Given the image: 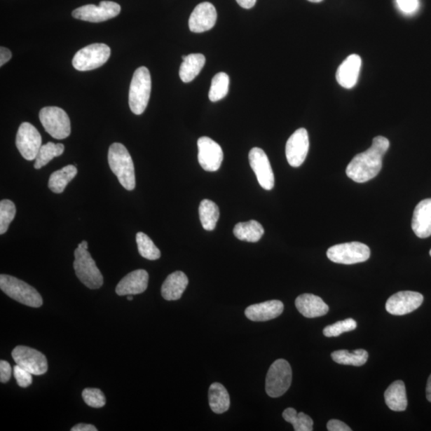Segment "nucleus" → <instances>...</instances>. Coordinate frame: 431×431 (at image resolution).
Listing matches in <instances>:
<instances>
[{"instance_id":"nucleus-2","label":"nucleus","mask_w":431,"mask_h":431,"mask_svg":"<svg viewBox=\"0 0 431 431\" xmlns=\"http://www.w3.org/2000/svg\"><path fill=\"white\" fill-rule=\"evenodd\" d=\"M108 163L121 185L126 191H134L136 186L135 165L128 149L123 144H112L109 149Z\"/></svg>"},{"instance_id":"nucleus-16","label":"nucleus","mask_w":431,"mask_h":431,"mask_svg":"<svg viewBox=\"0 0 431 431\" xmlns=\"http://www.w3.org/2000/svg\"><path fill=\"white\" fill-rule=\"evenodd\" d=\"M423 296L419 292L402 291L390 296L386 303V310L390 314L404 315L416 311L422 306Z\"/></svg>"},{"instance_id":"nucleus-32","label":"nucleus","mask_w":431,"mask_h":431,"mask_svg":"<svg viewBox=\"0 0 431 431\" xmlns=\"http://www.w3.org/2000/svg\"><path fill=\"white\" fill-rule=\"evenodd\" d=\"M283 418L287 423L292 424L296 431H313V420L303 412L297 413L294 408H287L283 412Z\"/></svg>"},{"instance_id":"nucleus-38","label":"nucleus","mask_w":431,"mask_h":431,"mask_svg":"<svg viewBox=\"0 0 431 431\" xmlns=\"http://www.w3.org/2000/svg\"><path fill=\"white\" fill-rule=\"evenodd\" d=\"M13 371L17 383H18L20 388H26L31 386L32 383V374L31 372H29L24 367L18 364L14 367Z\"/></svg>"},{"instance_id":"nucleus-3","label":"nucleus","mask_w":431,"mask_h":431,"mask_svg":"<svg viewBox=\"0 0 431 431\" xmlns=\"http://www.w3.org/2000/svg\"><path fill=\"white\" fill-rule=\"evenodd\" d=\"M88 249V241L83 240L78 244L74 251V269L77 278L85 286L90 289H99L104 280Z\"/></svg>"},{"instance_id":"nucleus-37","label":"nucleus","mask_w":431,"mask_h":431,"mask_svg":"<svg viewBox=\"0 0 431 431\" xmlns=\"http://www.w3.org/2000/svg\"><path fill=\"white\" fill-rule=\"evenodd\" d=\"M82 395L85 404L91 407L101 408L106 405L105 395L100 389L85 388Z\"/></svg>"},{"instance_id":"nucleus-28","label":"nucleus","mask_w":431,"mask_h":431,"mask_svg":"<svg viewBox=\"0 0 431 431\" xmlns=\"http://www.w3.org/2000/svg\"><path fill=\"white\" fill-rule=\"evenodd\" d=\"M78 174V170L73 165H68L50 175L48 187L55 193H62L65 191L69 182L72 181Z\"/></svg>"},{"instance_id":"nucleus-27","label":"nucleus","mask_w":431,"mask_h":431,"mask_svg":"<svg viewBox=\"0 0 431 431\" xmlns=\"http://www.w3.org/2000/svg\"><path fill=\"white\" fill-rule=\"evenodd\" d=\"M210 406L216 413H223L229 409L230 398L227 390L221 383H212L209 390Z\"/></svg>"},{"instance_id":"nucleus-13","label":"nucleus","mask_w":431,"mask_h":431,"mask_svg":"<svg viewBox=\"0 0 431 431\" xmlns=\"http://www.w3.org/2000/svg\"><path fill=\"white\" fill-rule=\"evenodd\" d=\"M249 160L260 186L266 191H271L274 187L275 178L266 152L261 148H252L249 154Z\"/></svg>"},{"instance_id":"nucleus-42","label":"nucleus","mask_w":431,"mask_h":431,"mask_svg":"<svg viewBox=\"0 0 431 431\" xmlns=\"http://www.w3.org/2000/svg\"><path fill=\"white\" fill-rule=\"evenodd\" d=\"M11 53L8 48L2 47L0 48V66L3 67L11 59Z\"/></svg>"},{"instance_id":"nucleus-5","label":"nucleus","mask_w":431,"mask_h":431,"mask_svg":"<svg viewBox=\"0 0 431 431\" xmlns=\"http://www.w3.org/2000/svg\"><path fill=\"white\" fill-rule=\"evenodd\" d=\"M151 73L146 67L137 68L131 80L129 105L132 112L140 115L148 106L151 93Z\"/></svg>"},{"instance_id":"nucleus-7","label":"nucleus","mask_w":431,"mask_h":431,"mask_svg":"<svg viewBox=\"0 0 431 431\" xmlns=\"http://www.w3.org/2000/svg\"><path fill=\"white\" fill-rule=\"evenodd\" d=\"M292 381V371L289 362L283 359L275 360L267 374V394L272 398L280 397L289 389Z\"/></svg>"},{"instance_id":"nucleus-40","label":"nucleus","mask_w":431,"mask_h":431,"mask_svg":"<svg viewBox=\"0 0 431 431\" xmlns=\"http://www.w3.org/2000/svg\"><path fill=\"white\" fill-rule=\"evenodd\" d=\"M11 367L8 362L5 360L0 361V381L2 383H8L11 376Z\"/></svg>"},{"instance_id":"nucleus-39","label":"nucleus","mask_w":431,"mask_h":431,"mask_svg":"<svg viewBox=\"0 0 431 431\" xmlns=\"http://www.w3.org/2000/svg\"><path fill=\"white\" fill-rule=\"evenodd\" d=\"M398 7L405 14L416 13L418 8V0H396Z\"/></svg>"},{"instance_id":"nucleus-4","label":"nucleus","mask_w":431,"mask_h":431,"mask_svg":"<svg viewBox=\"0 0 431 431\" xmlns=\"http://www.w3.org/2000/svg\"><path fill=\"white\" fill-rule=\"evenodd\" d=\"M0 289L13 300L32 308H39L43 301L39 292L25 281L2 274L0 275Z\"/></svg>"},{"instance_id":"nucleus-12","label":"nucleus","mask_w":431,"mask_h":431,"mask_svg":"<svg viewBox=\"0 0 431 431\" xmlns=\"http://www.w3.org/2000/svg\"><path fill=\"white\" fill-rule=\"evenodd\" d=\"M16 364L24 367L34 376H42L48 371V364L46 356L39 350L26 347H16L11 353Z\"/></svg>"},{"instance_id":"nucleus-31","label":"nucleus","mask_w":431,"mask_h":431,"mask_svg":"<svg viewBox=\"0 0 431 431\" xmlns=\"http://www.w3.org/2000/svg\"><path fill=\"white\" fill-rule=\"evenodd\" d=\"M65 147L61 143L48 142L43 145L36 158L34 169L39 170L48 165L51 160L60 157L64 152Z\"/></svg>"},{"instance_id":"nucleus-41","label":"nucleus","mask_w":431,"mask_h":431,"mask_svg":"<svg viewBox=\"0 0 431 431\" xmlns=\"http://www.w3.org/2000/svg\"><path fill=\"white\" fill-rule=\"evenodd\" d=\"M327 430L329 431H352L346 423L342 421L337 420V419H331L327 424Z\"/></svg>"},{"instance_id":"nucleus-1","label":"nucleus","mask_w":431,"mask_h":431,"mask_svg":"<svg viewBox=\"0 0 431 431\" xmlns=\"http://www.w3.org/2000/svg\"><path fill=\"white\" fill-rule=\"evenodd\" d=\"M390 142L383 136L376 137L366 151L355 156L346 169L347 176L355 182L365 183L376 177L383 167V158Z\"/></svg>"},{"instance_id":"nucleus-33","label":"nucleus","mask_w":431,"mask_h":431,"mask_svg":"<svg viewBox=\"0 0 431 431\" xmlns=\"http://www.w3.org/2000/svg\"><path fill=\"white\" fill-rule=\"evenodd\" d=\"M229 77L226 73L220 72L212 78L209 97L211 102H217L224 99L228 92Z\"/></svg>"},{"instance_id":"nucleus-26","label":"nucleus","mask_w":431,"mask_h":431,"mask_svg":"<svg viewBox=\"0 0 431 431\" xmlns=\"http://www.w3.org/2000/svg\"><path fill=\"white\" fill-rule=\"evenodd\" d=\"M233 233L235 237L240 240L256 243L263 237L264 229L261 224L252 220L237 224L233 228Z\"/></svg>"},{"instance_id":"nucleus-25","label":"nucleus","mask_w":431,"mask_h":431,"mask_svg":"<svg viewBox=\"0 0 431 431\" xmlns=\"http://www.w3.org/2000/svg\"><path fill=\"white\" fill-rule=\"evenodd\" d=\"M179 76L182 82L191 83L203 70L205 64V57L203 54H191L182 56Z\"/></svg>"},{"instance_id":"nucleus-17","label":"nucleus","mask_w":431,"mask_h":431,"mask_svg":"<svg viewBox=\"0 0 431 431\" xmlns=\"http://www.w3.org/2000/svg\"><path fill=\"white\" fill-rule=\"evenodd\" d=\"M217 10L209 2L198 4L189 20V27L192 32L203 33L211 30L216 25Z\"/></svg>"},{"instance_id":"nucleus-43","label":"nucleus","mask_w":431,"mask_h":431,"mask_svg":"<svg viewBox=\"0 0 431 431\" xmlns=\"http://www.w3.org/2000/svg\"><path fill=\"white\" fill-rule=\"evenodd\" d=\"M71 431H97V429L90 424L80 423L71 428Z\"/></svg>"},{"instance_id":"nucleus-8","label":"nucleus","mask_w":431,"mask_h":431,"mask_svg":"<svg viewBox=\"0 0 431 431\" xmlns=\"http://www.w3.org/2000/svg\"><path fill=\"white\" fill-rule=\"evenodd\" d=\"M110 56L111 48L107 44H90L78 51L72 64L79 71H92L104 65Z\"/></svg>"},{"instance_id":"nucleus-6","label":"nucleus","mask_w":431,"mask_h":431,"mask_svg":"<svg viewBox=\"0 0 431 431\" xmlns=\"http://www.w3.org/2000/svg\"><path fill=\"white\" fill-rule=\"evenodd\" d=\"M39 119L46 132L57 140L65 139L71 132V121L62 109L47 107L39 113Z\"/></svg>"},{"instance_id":"nucleus-47","label":"nucleus","mask_w":431,"mask_h":431,"mask_svg":"<svg viewBox=\"0 0 431 431\" xmlns=\"http://www.w3.org/2000/svg\"><path fill=\"white\" fill-rule=\"evenodd\" d=\"M128 300L130 301H133V296L132 295L128 296Z\"/></svg>"},{"instance_id":"nucleus-30","label":"nucleus","mask_w":431,"mask_h":431,"mask_svg":"<svg viewBox=\"0 0 431 431\" xmlns=\"http://www.w3.org/2000/svg\"><path fill=\"white\" fill-rule=\"evenodd\" d=\"M369 357V353L364 349L355 350L353 353H349L347 350H338L331 353L332 360L343 365L363 366Z\"/></svg>"},{"instance_id":"nucleus-14","label":"nucleus","mask_w":431,"mask_h":431,"mask_svg":"<svg viewBox=\"0 0 431 431\" xmlns=\"http://www.w3.org/2000/svg\"><path fill=\"white\" fill-rule=\"evenodd\" d=\"M198 162L205 171L215 172L223 162V151L215 141L208 137H201L198 141Z\"/></svg>"},{"instance_id":"nucleus-29","label":"nucleus","mask_w":431,"mask_h":431,"mask_svg":"<svg viewBox=\"0 0 431 431\" xmlns=\"http://www.w3.org/2000/svg\"><path fill=\"white\" fill-rule=\"evenodd\" d=\"M199 217L203 228L207 231H212L220 217L219 208L214 201L205 199L199 206Z\"/></svg>"},{"instance_id":"nucleus-20","label":"nucleus","mask_w":431,"mask_h":431,"mask_svg":"<svg viewBox=\"0 0 431 431\" xmlns=\"http://www.w3.org/2000/svg\"><path fill=\"white\" fill-rule=\"evenodd\" d=\"M411 226L419 238L431 235V198L420 201L413 211Z\"/></svg>"},{"instance_id":"nucleus-23","label":"nucleus","mask_w":431,"mask_h":431,"mask_svg":"<svg viewBox=\"0 0 431 431\" xmlns=\"http://www.w3.org/2000/svg\"><path fill=\"white\" fill-rule=\"evenodd\" d=\"M189 285L187 275L177 271L165 279L162 287V296L166 301H177L182 297Z\"/></svg>"},{"instance_id":"nucleus-18","label":"nucleus","mask_w":431,"mask_h":431,"mask_svg":"<svg viewBox=\"0 0 431 431\" xmlns=\"http://www.w3.org/2000/svg\"><path fill=\"white\" fill-rule=\"evenodd\" d=\"M148 283L149 274L146 270H135L121 280L116 287V293L121 296L141 294L146 290Z\"/></svg>"},{"instance_id":"nucleus-19","label":"nucleus","mask_w":431,"mask_h":431,"mask_svg":"<svg viewBox=\"0 0 431 431\" xmlns=\"http://www.w3.org/2000/svg\"><path fill=\"white\" fill-rule=\"evenodd\" d=\"M362 65L361 57L358 55H350L338 67L336 80L345 89L353 88L357 83Z\"/></svg>"},{"instance_id":"nucleus-11","label":"nucleus","mask_w":431,"mask_h":431,"mask_svg":"<svg viewBox=\"0 0 431 431\" xmlns=\"http://www.w3.org/2000/svg\"><path fill=\"white\" fill-rule=\"evenodd\" d=\"M120 5L112 1H102L99 6L88 4L83 6L72 13L74 18L90 22H101L114 18L119 15Z\"/></svg>"},{"instance_id":"nucleus-35","label":"nucleus","mask_w":431,"mask_h":431,"mask_svg":"<svg viewBox=\"0 0 431 431\" xmlns=\"http://www.w3.org/2000/svg\"><path fill=\"white\" fill-rule=\"evenodd\" d=\"M15 214L16 208L13 201L8 199L2 200L0 203V234L3 235L8 231Z\"/></svg>"},{"instance_id":"nucleus-44","label":"nucleus","mask_w":431,"mask_h":431,"mask_svg":"<svg viewBox=\"0 0 431 431\" xmlns=\"http://www.w3.org/2000/svg\"><path fill=\"white\" fill-rule=\"evenodd\" d=\"M237 2L241 8L251 9L254 7L256 0H237Z\"/></svg>"},{"instance_id":"nucleus-22","label":"nucleus","mask_w":431,"mask_h":431,"mask_svg":"<svg viewBox=\"0 0 431 431\" xmlns=\"http://www.w3.org/2000/svg\"><path fill=\"white\" fill-rule=\"evenodd\" d=\"M295 303L298 311L306 318L320 317L329 311V307L320 296L308 293L299 296Z\"/></svg>"},{"instance_id":"nucleus-10","label":"nucleus","mask_w":431,"mask_h":431,"mask_svg":"<svg viewBox=\"0 0 431 431\" xmlns=\"http://www.w3.org/2000/svg\"><path fill=\"white\" fill-rule=\"evenodd\" d=\"M16 147L22 158L28 160L36 158L42 147V137L38 130L29 123H22L17 132Z\"/></svg>"},{"instance_id":"nucleus-36","label":"nucleus","mask_w":431,"mask_h":431,"mask_svg":"<svg viewBox=\"0 0 431 431\" xmlns=\"http://www.w3.org/2000/svg\"><path fill=\"white\" fill-rule=\"evenodd\" d=\"M357 327V323L353 319H347L327 326L324 329L326 337H337L343 332L354 331Z\"/></svg>"},{"instance_id":"nucleus-48","label":"nucleus","mask_w":431,"mask_h":431,"mask_svg":"<svg viewBox=\"0 0 431 431\" xmlns=\"http://www.w3.org/2000/svg\"><path fill=\"white\" fill-rule=\"evenodd\" d=\"M430 256H431V249H430Z\"/></svg>"},{"instance_id":"nucleus-46","label":"nucleus","mask_w":431,"mask_h":431,"mask_svg":"<svg viewBox=\"0 0 431 431\" xmlns=\"http://www.w3.org/2000/svg\"><path fill=\"white\" fill-rule=\"evenodd\" d=\"M308 1L312 3H320L323 1V0H308Z\"/></svg>"},{"instance_id":"nucleus-34","label":"nucleus","mask_w":431,"mask_h":431,"mask_svg":"<svg viewBox=\"0 0 431 431\" xmlns=\"http://www.w3.org/2000/svg\"><path fill=\"white\" fill-rule=\"evenodd\" d=\"M137 249L140 255L149 261H156L160 257V252L154 245L153 240L144 233H137L136 235Z\"/></svg>"},{"instance_id":"nucleus-21","label":"nucleus","mask_w":431,"mask_h":431,"mask_svg":"<svg viewBox=\"0 0 431 431\" xmlns=\"http://www.w3.org/2000/svg\"><path fill=\"white\" fill-rule=\"evenodd\" d=\"M284 303L280 301H269L252 304L245 309L246 317L254 322H264L278 318L284 312Z\"/></svg>"},{"instance_id":"nucleus-15","label":"nucleus","mask_w":431,"mask_h":431,"mask_svg":"<svg viewBox=\"0 0 431 431\" xmlns=\"http://www.w3.org/2000/svg\"><path fill=\"white\" fill-rule=\"evenodd\" d=\"M309 137L306 129H298L286 143L285 153L287 163L292 167H300L307 158Z\"/></svg>"},{"instance_id":"nucleus-45","label":"nucleus","mask_w":431,"mask_h":431,"mask_svg":"<svg viewBox=\"0 0 431 431\" xmlns=\"http://www.w3.org/2000/svg\"><path fill=\"white\" fill-rule=\"evenodd\" d=\"M426 392H427V399L429 402H431V375L430 376L428 381H427Z\"/></svg>"},{"instance_id":"nucleus-24","label":"nucleus","mask_w":431,"mask_h":431,"mask_svg":"<svg viewBox=\"0 0 431 431\" xmlns=\"http://www.w3.org/2000/svg\"><path fill=\"white\" fill-rule=\"evenodd\" d=\"M384 399L389 409L394 411H404L408 404L404 383L398 381L390 384L384 393Z\"/></svg>"},{"instance_id":"nucleus-9","label":"nucleus","mask_w":431,"mask_h":431,"mask_svg":"<svg viewBox=\"0 0 431 431\" xmlns=\"http://www.w3.org/2000/svg\"><path fill=\"white\" fill-rule=\"evenodd\" d=\"M327 256L334 263L354 264L369 260L371 250L367 245L355 241L331 246L327 250Z\"/></svg>"}]
</instances>
